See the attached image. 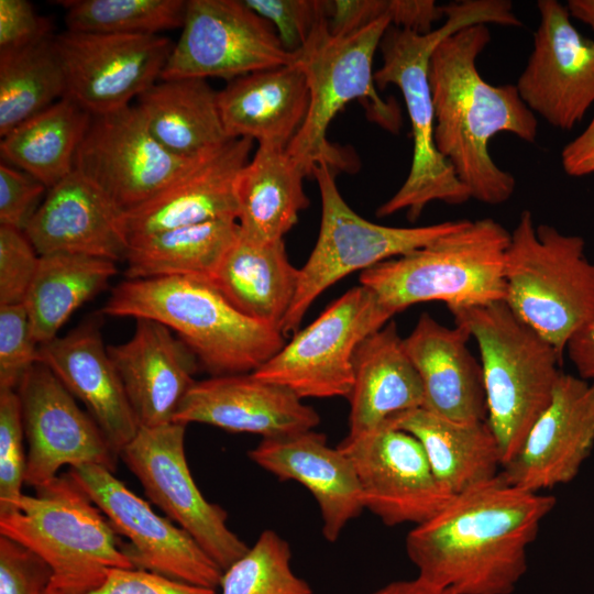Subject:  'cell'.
Instances as JSON below:
<instances>
[{
  "instance_id": "1f68e13d",
  "label": "cell",
  "mask_w": 594,
  "mask_h": 594,
  "mask_svg": "<svg viewBox=\"0 0 594 594\" xmlns=\"http://www.w3.org/2000/svg\"><path fill=\"white\" fill-rule=\"evenodd\" d=\"M305 177L286 147L258 144L235 184L241 235L256 242L283 240L309 206Z\"/></svg>"
},
{
  "instance_id": "603a6c76",
  "label": "cell",
  "mask_w": 594,
  "mask_h": 594,
  "mask_svg": "<svg viewBox=\"0 0 594 594\" xmlns=\"http://www.w3.org/2000/svg\"><path fill=\"white\" fill-rule=\"evenodd\" d=\"M250 139H232L147 201L122 213L127 242L215 219L238 220L237 178L250 161Z\"/></svg>"
},
{
  "instance_id": "cb8c5ba5",
  "label": "cell",
  "mask_w": 594,
  "mask_h": 594,
  "mask_svg": "<svg viewBox=\"0 0 594 594\" xmlns=\"http://www.w3.org/2000/svg\"><path fill=\"white\" fill-rule=\"evenodd\" d=\"M135 320L132 337L107 349L140 427H156L173 421L195 383L197 358L166 326Z\"/></svg>"
},
{
  "instance_id": "8992f818",
  "label": "cell",
  "mask_w": 594,
  "mask_h": 594,
  "mask_svg": "<svg viewBox=\"0 0 594 594\" xmlns=\"http://www.w3.org/2000/svg\"><path fill=\"white\" fill-rule=\"evenodd\" d=\"M389 26L391 21L382 18L352 33L334 35L323 16L296 52V63L307 79L309 107L286 151L306 176H311L320 163L334 172L350 169V155L329 142L327 130L336 114L353 100L364 105L370 120L398 133L400 108L394 99L385 100L377 94L373 72L374 54Z\"/></svg>"
},
{
  "instance_id": "52a82bcc",
  "label": "cell",
  "mask_w": 594,
  "mask_h": 594,
  "mask_svg": "<svg viewBox=\"0 0 594 594\" xmlns=\"http://www.w3.org/2000/svg\"><path fill=\"white\" fill-rule=\"evenodd\" d=\"M509 241L510 233L492 218L464 220L428 245L361 272L360 284L393 316L424 301L452 310L504 300Z\"/></svg>"
},
{
  "instance_id": "c3c4849f",
  "label": "cell",
  "mask_w": 594,
  "mask_h": 594,
  "mask_svg": "<svg viewBox=\"0 0 594 594\" xmlns=\"http://www.w3.org/2000/svg\"><path fill=\"white\" fill-rule=\"evenodd\" d=\"M561 165L572 177L594 173V114L587 127L562 148Z\"/></svg>"
},
{
  "instance_id": "8d00e7d4",
  "label": "cell",
  "mask_w": 594,
  "mask_h": 594,
  "mask_svg": "<svg viewBox=\"0 0 594 594\" xmlns=\"http://www.w3.org/2000/svg\"><path fill=\"white\" fill-rule=\"evenodd\" d=\"M66 95L64 67L55 36L0 53V135Z\"/></svg>"
},
{
  "instance_id": "44dd1931",
  "label": "cell",
  "mask_w": 594,
  "mask_h": 594,
  "mask_svg": "<svg viewBox=\"0 0 594 594\" xmlns=\"http://www.w3.org/2000/svg\"><path fill=\"white\" fill-rule=\"evenodd\" d=\"M173 421L207 424L265 439L315 430L320 417L288 388L241 373L195 381Z\"/></svg>"
},
{
  "instance_id": "d6986e66",
  "label": "cell",
  "mask_w": 594,
  "mask_h": 594,
  "mask_svg": "<svg viewBox=\"0 0 594 594\" xmlns=\"http://www.w3.org/2000/svg\"><path fill=\"white\" fill-rule=\"evenodd\" d=\"M537 8L532 52L515 85L535 114L570 131L594 103V41L573 25L566 4L539 0Z\"/></svg>"
},
{
  "instance_id": "f907efd6",
  "label": "cell",
  "mask_w": 594,
  "mask_h": 594,
  "mask_svg": "<svg viewBox=\"0 0 594 594\" xmlns=\"http://www.w3.org/2000/svg\"><path fill=\"white\" fill-rule=\"evenodd\" d=\"M371 594H455L452 590L436 586L420 578L393 581Z\"/></svg>"
},
{
  "instance_id": "f6af8a7d",
  "label": "cell",
  "mask_w": 594,
  "mask_h": 594,
  "mask_svg": "<svg viewBox=\"0 0 594 594\" xmlns=\"http://www.w3.org/2000/svg\"><path fill=\"white\" fill-rule=\"evenodd\" d=\"M47 187L32 175L1 162L0 164V226L24 231L42 202Z\"/></svg>"
},
{
  "instance_id": "4dcf8cb0",
  "label": "cell",
  "mask_w": 594,
  "mask_h": 594,
  "mask_svg": "<svg viewBox=\"0 0 594 594\" xmlns=\"http://www.w3.org/2000/svg\"><path fill=\"white\" fill-rule=\"evenodd\" d=\"M209 280L240 312L280 331L299 268L289 262L284 240L256 242L239 232Z\"/></svg>"
},
{
  "instance_id": "836d02e7",
  "label": "cell",
  "mask_w": 594,
  "mask_h": 594,
  "mask_svg": "<svg viewBox=\"0 0 594 594\" xmlns=\"http://www.w3.org/2000/svg\"><path fill=\"white\" fill-rule=\"evenodd\" d=\"M239 232L237 219L222 218L132 238L124 257L125 279H210Z\"/></svg>"
},
{
  "instance_id": "60d3db41",
  "label": "cell",
  "mask_w": 594,
  "mask_h": 594,
  "mask_svg": "<svg viewBox=\"0 0 594 594\" xmlns=\"http://www.w3.org/2000/svg\"><path fill=\"white\" fill-rule=\"evenodd\" d=\"M38 346L24 304L0 305V391H16L38 363Z\"/></svg>"
},
{
  "instance_id": "277c9868",
  "label": "cell",
  "mask_w": 594,
  "mask_h": 594,
  "mask_svg": "<svg viewBox=\"0 0 594 594\" xmlns=\"http://www.w3.org/2000/svg\"><path fill=\"white\" fill-rule=\"evenodd\" d=\"M101 312L161 322L212 376L252 373L286 343L279 330L240 312L204 277L124 279Z\"/></svg>"
},
{
  "instance_id": "ab89813d",
  "label": "cell",
  "mask_w": 594,
  "mask_h": 594,
  "mask_svg": "<svg viewBox=\"0 0 594 594\" xmlns=\"http://www.w3.org/2000/svg\"><path fill=\"white\" fill-rule=\"evenodd\" d=\"M16 391H0V516L14 510L23 495L28 455Z\"/></svg>"
},
{
  "instance_id": "d590c367",
  "label": "cell",
  "mask_w": 594,
  "mask_h": 594,
  "mask_svg": "<svg viewBox=\"0 0 594 594\" xmlns=\"http://www.w3.org/2000/svg\"><path fill=\"white\" fill-rule=\"evenodd\" d=\"M118 273L116 262L82 254L40 255L24 306L36 343L43 344L86 301L98 295Z\"/></svg>"
},
{
  "instance_id": "ffe728a7",
  "label": "cell",
  "mask_w": 594,
  "mask_h": 594,
  "mask_svg": "<svg viewBox=\"0 0 594 594\" xmlns=\"http://www.w3.org/2000/svg\"><path fill=\"white\" fill-rule=\"evenodd\" d=\"M594 447V384L562 373L552 397L506 462L508 484L543 493L571 482Z\"/></svg>"
},
{
  "instance_id": "4316f807",
  "label": "cell",
  "mask_w": 594,
  "mask_h": 594,
  "mask_svg": "<svg viewBox=\"0 0 594 594\" xmlns=\"http://www.w3.org/2000/svg\"><path fill=\"white\" fill-rule=\"evenodd\" d=\"M470 339L464 327H446L428 312L404 338L422 383L424 408L457 421L487 418L482 366L469 349Z\"/></svg>"
},
{
  "instance_id": "f1b7e54d",
  "label": "cell",
  "mask_w": 594,
  "mask_h": 594,
  "mask_svg": "<svg viewBox=\"0 0 594 594\" xmlns=\"http://www.w3.org/2000/svg\"><path fill=\"white\" fill-rule=\"evenodd\" d=\"M353 376L348 397L350 437L376 430L398 414L424 407L420 376L393 320L358 345Z\"/></svg>"
},
{
  "instance_id": "b9f144b4",
  "label": "cell",
  "mask_w": 594,
  "mask_h": 594,
  "mask_svg": "<svg viewBox=\"0 0 594 594\" xmlns=\"http://www.w3.org/2000/svg\"><path fill=\"white\" fill-rule=\"evenodd\" d=\"M274 28L283 47L298 52L316 24L328 18L329 0H243Z\"/></svg>"
},
{
  "instance_id": "ee69618b",
  "label": "cell",
  "mask_w": 594,
  "mask_h": 594,
  "mask_svg": "<svg viewBox=\"0 0 594 594\" xmlns=\"http://www.w3.org/2000/svg\"><path fill=\"white\" fill-rule=\"evenodd\" d=\"M52 570L36 553L0 535V594H45Z\"/></svg>"
},
{
  "instance_id": "ac0fdd59",
  "label": "cell",
  "mask_w": 594,
  "mask_h": 594,
  "mask_svg": "<svg viewBox=\"0 0 594 594\" xmlns=\"http://www.w3.org/2000/svg\"><path fill=\"white\" fill-rule=\"evenodd\" d=\"M28 441L25 484L34 488L57 476L64 465H101L114 473L118 454L88 413L42 363L16 388Z\"/></svg>"
},
{
  "instance_id": "8fae6325",
  "label": "cell",
  "mask_w": 594,
  "mask_h": 594,
  "mask_svg": "<svg viewBox=\"0 0 594 594\" xmlns=\"http://www.w3.org/2000/svg\"><path fill=\"white\" fill-rule=\"evenodd\" d=\"M374 293L354 286L332 301L266 363L252 372L282 385L300 399L348 398L353 386L358 345L392 320Z\"/></svg>"
},
{
  "instance_id": "7a4b0ae2",
  "label": "cell",
  "mask_w": 594,
  "mask_h": 594,
  "mask_svg": "<svg viewBox=\"0 0 594 594\" xmlns=\"http://www.w3.org/2000/svg\"><path fill=\"white\" fill-rule=\"evenodd\" d=\"M491 42L486 24L463 28L435 48L428 69L435 110V142L471 198L487 205L510 199L515 177L493 161L488 145L499 132L528 143L538 135L536 114L516 85L483 79L476 61Z\"/></svg>"
},
{
  "instance_id": "74e56055",
  "label": "cell",
  "mask_w": 594,
  "mask_h": 594,
  "mask_svg": "<svg viewBox=\"0 0 594 594\" xmlns=\"http://www.w3.org/2000/svg\"><path fill=\"white\" fill-rule=\"evenodd\" d=\"M68 31L99 34H158L182 28L187 1L184 0H66Z\"/></svg>"
},
{
  "instance_id": "30bf717a",
  "label": "cell",
  "mask_w": 594,
  "mask_h": 594,
  "mask_svg": "<svg viewBox=\"0 0 594 594\" xmlns=\"http://www.w3.org/2000/svg\"><path fill=\"white\" fill-rule=\"evenodd\" d=\"M311 176L320 193V229L314 250L299 268L297 292L280 329L285 338L299 330L319 295L346 275L426 246L464 222L444 221L420 227L376 224L345 202L336 183V172L328 164L315 166Z\"/></svg>"
},
{
  "instance_id": "484cf974",
  "label": "cell",
  "mask_w": 594,
  "mask_h": 594,
  "mask_svg": "<svg viewBox=\"0 0 594 594\" xmlns=\"http://www.w3.org/2000/svg\"><path fill=\"white\" fill-rule=\"evenodd\" d=\"M260 468L280 481H296L318 504L322 535L329 542L365 509L361 486L349 458L315 430L265 438L248 452Z\"/></svg>"
},
{
  "instance_id": "9a60e30c",
  "label": "cell",
  "mask_w": 594,
  "mask_h": 594,
  "mask_svg": "<svg viewBox=\"0 0 594 594\" xmlns=\"http://www.w3.org/2000/svg\"><path fill=\"white\" fill-rule=\"evenodd\" d=\"M69 472L101 509L119 536L122 550L135 569L179 582L217 590L222 569L197 541L118 480L110 470L86 464Z\"/></svg>"
},
{
  "instance_id": "83f0119b",
  "label": "cell",
  "mask_w": 594,
  "mask_h": 594,
  "mask_svg": "<svg viewBox=\"0 0 594 594\" xmlns=\"http://www.w3.org/2000/svg\"><path fill=\"white\" fill-rule=\"evenodd\" d=\"M218 106L229 139L287 147L309 107L306 76L295 62L228 81Z\"/></svg>"
},
{
  "instance_id": "d6a6232c",
  "label": "cell",
  "mask_w": 594,
  "mask_h": 594,
  "mask_svg": "<svg viewBox=\"0 0 594 594\" xmlns=\"http://www.w3.org/2000/svg\"><path fill=\"white\" fill-rule=\"evenodd\" d=\"M135 107L154 139L177 156L197 158L232 140L222 124L218 91L206 79L156 81Z\"/></svg>"
},
{
  "instance_id": "d4e9b609",
  "label": "cell",
  "mask_w": 594,
  "mask_h": 594,
  "mask_svg": "<svg viewBox=\"0 0 594 594\" xmlns=\"http://www.w3.org/2000/svg\"><path fill=\"white\" fill-rule=\"evenodd\" d=\"M122 211L77 170L47 189L24 233L38 255L82 254L117 262L128 242Z\"/></svg>"
},
{
  "instance_id": "6da1fadb",
  "label": "cell",
  "mask_w": 594,
  "mask_h": 594,
  "mask_svg": "<svg viewBox=\"0 0 594 594\" xmlns=\"http://www.w3.org/2000/svg\"><path fill=\"white\" fill-rule=\"evenodd\" d=\"M556 498L495 480L452 497L406 537L418 578L455 594H512Z\"/></svg>"
},
{
  "instance_id": "f546056e",
  "label": "cell",
  "mask_w": 594,
  "mask_h": 594,
  "mask_svg": "<svg viewBox=\"0 0 594 594\" xmlns=\"http://www.w3.org/2000/svg\"><path fill=\"white\" fill-rule=\"evenodd\" d=\"M384 426L419 441L435 477L452 497L501 474L502 453L487 419L457 421L420 407L396 415Z\"/></svg>"
},
{
  "instance_id": "7bdbcfd3",
  "label": "cell",
  "mask_w": 594,
  "mask_h": 594,
  "mask_svg": "<svg viewBox=\"0 0 594 594\" xmlns=\"http://www.w3.org/2000/svg\"><path fill=\"white\" fill-rule=\"evenodd\" d=\"M40 255L24 231L0 226V305L23 304Z\"/></svg>"
},
{
  "instance_id": "2e32d148",
  "label": "cell",
  "mask_w": 594,
  "mask_h": 594,
  "mask_svg": "<svg viewBox=\"0 0 594 594\" xmlns=\"http://www.w3.org/2000/svg\"><path fill=\"white\" fill-rule=\"evenodd\" d=\"M66 95L91 116L113 112L139 98L157 79L174 43L160 34L65 31L55 36Z\"/></svg>"
},
{
  "instance_id": "5b68a950",
  "label": "cell",
  "mask_w": 594,
  "mask_h": 594,
  "mask_svg": "<svg viewBox=\"0 0 594 594\" xmlns=\"http://www.w3.org/2000/svg\"><path fill=\"white\" fill-rule=\"evenodd\" d=\"M0 535L26 547L52 570L45 594H87L111 569L134 568L123 541L68 471L22 495L0 516Z\"/></svg>"
},
{
  "instance_id": "816d5d0a",
  "label": "cell",
  "mask_w": 594,
  "mask_h": 594,
  "mask_svg": "<svg viewBox=\"0 0 594 594\" xmlns=\"http://www.w3.org/2000/svg\"><path fill=\"white\" fill-rule=\"evenodd\" d=\"M566 7L571 16L594 31V0H569Z\"/></svg>"
},
{
  "instance_id": "7402d4cb",
  "label": "cell",
  "mask_w": 594,
  "mask_h": 594,
  "mask_svg": "<svg viewBox=\"0 0 594 594\" xmlns=\"http://www.w3.org/2000/svg\"><path fill=\"white\" fill-rule=\"evenodd\" d=\"M38 363L79 399L120 457L140 425L95 318L63 337L40 344Z\"/></svg>"
},
{
  "instance_id": "e0dca14e",
  "label": "cell",
  "mask_w": 594,
  "mask_h": 594,
  "mask_svg": "<svg viewBox=\"0 0 594 594\" xmlns=\"http://www.w3.org/2000/svg\"><path fill=\"white\" fill-rule=\"evenodd\" d=\"M338 448L351 461L364 508L389 527L419 525L451 498L438 483L419 441L389 426L350 437Z\"/></svg>"
},
{
  "instance_id": "9c48e42d",
  "label": "cell",
  "mask_w": 594,
  "mask_h": 594,
  "mask_svg": "<svg viewBox=\"0 0 594 594\" xmlns=\"http://www.w3.org/2000/svg\"><path fill=\"white\" fill-rule=\"evenodd\" d=\"M585 241L524 210L504 262L505 302L563 355L572 333L594 319V263Z\"/></svg>"
},
{
  "instance_id": "681fc988",
  "label": "cell",
  "mask_w": 594,
  "mask_h": 594,
  "mask_svg": "<svg viewBox=\"0 0 594 594\" xmlns=\"http://www.w3.org/2000/svg\"><path fill=\"white\" fill-rule=\"evenodd\" d=\"M564 352L573 363L578 376L594 384V319L572 333Z\"/></svg>"
},
{
  "instance_id": "f35d334b",
  "label": "cell",
  "mask_w": 594,
  "mask_h": 594,
  "mask_svg": "<svg viewBox=\"0 0 594 594\" xmlns=\"http://www.w3.org/2000/svg\"><path fill=\"white\" fill-rule=\"evenodd\" d=\"M220 594H314L292 568L289 543L272 529L223 571Z\"/></svg>"
},
{
  "instance_id": "7c38bea8",
  "label": "cell",
  "mask_w": 594,
  "mask_h": 594,
  "mask_svg": "<svg viewBox=\"0 0 594 594\" xmlns=\"http://www.w3.org/2000/svg\"><path fill=\"white\" fill-rule=\"evenodd\" d=\"M296 62L270 22L238 0H189L160 80L238 77Z\"/></svg>"
},
{
  "instance_id": "ba28073f",
  "label": "cell",
  "mask_w": 594,
  "mask_h": 594,
  "mask_svg": "<svg viewBox=\"0 0 594 594\" xmlns=\"http://www.w3.org/2000/svg\"><path fill=\"white\" fill-rule=\"evenodd\" d=\"M477 343L487 422L503 465L519 450L548 406L563 360L556 348L519 319L505 300L450 310Z\"/></svg>"
},
{
  "instance_id": "5bb4252c",
  "label": "cell",
  "mask_w": 594,
  "mask_h": 594,
  "mask_svg": "<svg viewBox=\"0 0 594 594\" xmlns=\"http://www.w3.org/2000/svg\"><path fill=\"white\" fill-rule=\"evenodd\" d=\"M209 154L185 158L168 152L151 134L138 108L129 106L91 116L74 170L97 185L123 213L157 195Z\"/></svg>"
},
{
  "instance_id": "e575fe53",
  "label": "cell",
  "mask_w": 594,
  "mask_h": 594,
  "mask_svg": "<svg viewBox=\"0 0 594 594\" xmlns=\"http://www.w3.org/2000/svg\"><path fill=\"white\" fill-rule=\"evenodd\" d=\"M91 114L65 96L1 138L2 162L32 175L47 189L74 170Z\"/></svg>"
},
{
  "instance_id": "4fadbf2b",
  "label": "cell",
  "mask_w": 594,
  "mask_h": 594,
  "mask_svg": "<svg viewBox=\"0 0 594 594\" xmlns=\"http://www.w3.org/2000/svg\"><path fill=\"white\" fill-rule=\"evenodd\" d=\"M186 426L172 421L140 427L120 458L147 498L224 571L250 547L229 528L227 512L208 502L196 485L185 454Z\"/></svg>"
},
{
  "instance_id": "bcb514c9",
  "label": "cell",
  "mask_w": 594,
  "mask_h": 594,
  "mask_svg": "<svg viewBox=\"0 0 594 594\" xmlns=\"http://www.w3.org/2000/svg\"><path fill=\"white\" fill-rule=\"evenodd\" d=\"M53 36L51 22L26 0H0V53L18 51Z\"/></svg>"
},
{
  "instance_id": "3957f363",
  "label": "cell",
  "mask_w": 594,
  "mask_h": 594,
  "mask_svg": "<svg viewBox=\"0 0 594 594\" xmlns=\"http://www.w3.org/2000/svg\"><path fill=\"white\" fill-rule=\"evenodd\" d=\"M442 8L446 21L438 29L419 34L391 25L380 44L382 65L374 73L375 85L381 89L388 85L400 89L411 125L413 158L405 182L378 207L377 217L406 210L408 220L416 221L432 201L462 205L471 199L469 190L436 146L429 61L443 38L463 28L487 23L520 26L522 23L507 0H465Z\"/></svg>"
},
{
  "instance_id": "7dc6e473",
  "label": "cell",
  "mask_w": 594,
  "mask_h": 594,
  "mask_svg": "<svg viewBox=\"0 0 594 594\" xmlns=\"http://www.w3.org/2000/svg\"><path fill=\"white\" fill-rule=\"evenodd\" d=\"M87 594H218L216 590L193 585L140 569H111L105 582Z\"/></svg>"
}]
</instances>
